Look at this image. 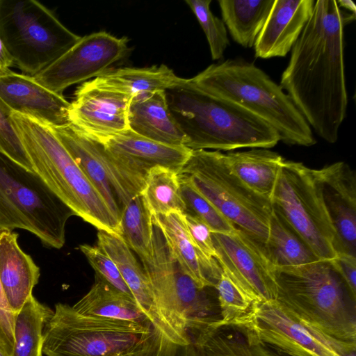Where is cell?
<instances>
[{
    "mask_svg": "<svg viewBox=\"0 0 356 356\" xmlns=\"http://www.w3.org/2000/svg\"><path fill=\"white\" fill-rule=\"evenodd\" d=\"M355 16L336 0L316 1L281 76V88L310 127L330 143L338 140L346 117L344 29Z\"/></svg>",
    "mask_w": 356,
    "mask_h": 356,
    "instance_id": "1",
    "label": "cell"
},
{
    "mask_svg": "<svg viewBox=\"0 0 356 356\" xmlns=\"http://www.w3.org/2000/svg\"><path fill=\"white\" fill-rule=\"evenodd\" d=\"M275 269V300L342 354L356 350V299L330 261Z\"/></svg>",
    "mask_w": 356,
    "mask_h": 356,
    "instance_id": "2",
    "label": "cell"
},
{
    "mask_svg": "<svg viewBox=\"0 0 356 356\" xmlns=\"http://www.w3.org/2000/svg\"><path fill=\"white\" fill-rule=\"evenodd\" d=\"M168 106L192 149L232 151L271 148L280 140L277 131L238 105L210 95L191 79L165 90Z\"/></svg>",
    "mask_w": 356,
    "mask_h": 356,
    "instance_id": "3",
    "label": "cell"
},
{
    "mask_svg": "<svg viewBox=\"0 0 356 356\" xmlns=\"http://www.w3.org/2000/svg\"><path fill=\"white\" fill-rule=\"evenodd\" d=\"M10 123L33 170L74 213L98 230L121 237L120 220L93 186L52 128L11 112Z\"/></svg>",
    "mask_w": 356,
    "mask_h": 356,
    "instance_id": "4",
    "label": "cell"
},
{
    "mask_svg": "<svg viewBox=\"0 0 356 356\" xmlns=\"http://www.w3.org/2000/svg\"><path fill=\"white\" fill-rule=\"evenodd\" d=\"M191 80L203 91L227 99L268 124L287 145L309 147L316 143L291 97L254 63L227 59L210 65Z\"/></svg>",
    "mask_w": 356,
    "mask_h": 356,
    "instance_id": "5",
    "label": "cell"
},
{
    "mask_svg": "<svg viewBox=\"0 0 356 356\" xmlns=\"http://www.w3.org/2000/svg\"><path fill=\"white\" fill-rule=\"evenodd\" d=\"M152 327L138 323L84 316L58 303L43 331L47 356H154Z\"/></svg>",
    "mask_w": 356,
    "mask_h": 356,
    "instance_id": "6",
    "label": "cell"
},
{
    "mask_svg": "<svg viewBox=\"0 0 356 356\" xmlns=\"http://www.w3.org/2000/svg\"><path fill=\"white\" fill-rule=\"evenodd\" d=\"M156 304L165 320L191 355L193 341L208 327L220 321L216 295L200 287L181 269L160 228L153 222V254L142 261Z\"/></svg>",
    "mask_w": 356,
    "mask_h": 356,
    "instance_id": "7",
    "label": "cell"
},
{
    "mask_svg": "<svg viewBox=\"0 0 356 356\" xmlns=\"http://www.w3.org/2000/svg\"><path fill=\"white\" fill-rule=\"evenodd\" d=\"M35 172L0 153V229L28 231L44 245L60 249L74 216Z\"/></svg>",
    "mask_w": 356,
    "mask_h": 356,
    "instance_id": "8",
    "label": "cell"
},
{
    "mask_svg": "<svg viewBox=\"0 0 356 356\" xmlns=\"http://www.w3.org/2000/svg\"><path fill=\"white\" fill-rule=\"evenodd\" d=\"M0 38L13 65L33 76L76 44L80 36L35 0H0Z\"/></svg>",
    "mask_w": 356,
    "mask_h": 356,
    "instance_id": "9",
    "label": "cell"
},
{
    "mask_svg": "<svg viewBox=\"0 0 356 356\" xmlns=\"http://www.w3.org/2000/svg\"><path fill=\"white\" fill-rule=\"evenodd\" d=\"M179 174L186 176L236 227L266 244L272 203L250 190L229 171L223 153L193 150Z\"/></svg>",
    "mask_w": 356,
    "mask_h": 356,
    "instance_id": "10",
    "label": "cell"
},
{
    "mask_svg": "<svg viewBox=\"0 0 356 356\" xmlns=\"http://www.w3.org/2000/svg\"><path fill=\"white\" fill-rule=\"evenodd\" d=\"M270 202L319 259L332 261L337 257L336 234L316 170L302 163L284 160Z\"/></svg>",
    "mask_w": 356,
    "mask_h": 356,
    "instance_id": "11",
    "label": "cell"
},
{
    "mask_svg": "<svg viewBox=\"0 0 356 356\" xmlns=\"http://www.w3.org/2000/svg\"><path fill=\"white\" fill-rule=\"evenodd\" d=\"M125 37L105 31L83 37L60 57L36 74L33 79L60 95L68 87L102 74L129 51Z\"/></svg>",
    "mask_w": 356,
    "mask_h": 356,
    "instance_id": "12",
    "label": "cell"
},
{
    "mask_svg": "<svg viewBox=\"0 0 356 356\" xmlns=\"http://www.w3.org/2000/svg\"><path fill=\"white\" fill-rule=\"evenodd\" d=\"M216 260L222 270L256 301L275 300V269L265 244L243 230L211 232Z\"/></svg>",
    "mask_w": 356,
    "mask_h": 356,
    "instance_id": "13",
    "label": "cell"
},
{
    "mask_svg": "<svg viewBox=\"0 0 356 356\" xmlns=\"http://www.w3.org/2000/svg\"><path fill=\"white\" fill-rule=\"evenodd\" d=\"M249 326L262 343L289 356H346L275 300L258 302Z\"/></svg>",
    "mask_w": 356,
    "mask_h": 356,
    "instance_id": "14",
    "label": "cell"
},
{
    "mask_svg": "<svg viewBox=\"0 0 356 356\" xmlns=\"http://www.w3.org/2000/svg\"><path fill=\"white\" fill-rule=\"evenodd\" d=\"M97 246L113 260L135 301L150 321L159 352L170 354L181 348V340L169 326L156 304L142 264L124 240L117 235L98 230Z\"/></svg>",
    "mask_w": 356,
    "mask_h": 356,
    "instance_id": "15",
    "label": "cell"
},
{
    "mask_svg": "<svg viewBox=\"0 0 356 356\" xmlns=\"http://www.w3.org/2000/svg\"><path fill=\"white\" fill-rule=\"evenodd\" d=\"M131 99L128 95L85 82L70 103V124L88 137L102 142L129 129Z\"/></svg>",
    "mask_w": 356,
    "mask_h": 356,
    "instance_id": "16",
    "label": "cell"
},
{
    "mask_svg": "<svg viewBox=\"0 0 356 356\" xmlns=\"http://www.w3.org/2000/svg\"><path fill=\"white\" fill-rule=\"evenodd\" d=\"M323 201L336 234L337 254L356 257V175L338 161L316 170Z\"/></svg>",
    "mask_w": 356,
    "mask_h": 356,
    "instance_id": "17",
    "label": "cell"
},
{
    "mask_svg": "<svg viewBox=\"0 0 356 356\" xmlns=\"http://www.w3.org/2000/svg\"><path fill=\"white\" fill-rule=\"evenodd\" d=\"M0 99L13 112L50 127L70 124L68 102L37 83L32 76L10 72L0 75Z\"/></svg>",
    "mask_w": 356,
    "mask_h": 356,
    "instance_id": "18",
    "label": "cell"
},
{
    "mask_svg": "<svg viewBox=\"0 0 356 356\" xmlns=\"http://www.w3.org/2000/svg\"><path fill=\"white\" fill-rule=\"evenodd\" d=\"M315 1L274 0L254 45L255 57L267 59L286 56L309 20Z\"/></svg>",
    "mask_w": 356,
    "mask_h": 356,
    "instance_id": "19",
    "label": "cell"
},
{
    "mask_svg": "<svg viewBox=\"0 0 356 356\" xmlns=\"http://www.w3.org/2000/svg\"><path fill=\"white\" fill-rule=\"evenodd\" d=\"M114 155L147 172L154 167H163L180 173L192 149L158 143L128 129L100 142Z\"/></svg>",
    "mask_w": 356,
    "mask_h": 356,
    "instance_id": "20",
    "label": "cell"
},
{
    "mask_svg": "<svg viewBox=\"0 0 356 356\" xmlns=\"http://www.w3.org/2000/svg\"><path fill=\"white\" fill-rule=\"evenodd\" d=\"M18 234L0 232V283L13 311L17 312L33 295L40 268L18 244Z\"/></svg>",
    "mask_w": 356,
    "mask_h": 356,
    "instance_id": "21",
    "label": "cell"
},
{
    "mask_svg": "<svg viewBox=\"0 0 356 356\" xmlns=\"http://www.w3.org/2000/svg\"><path fill=\"white\" fill-rule=\"evenodd\" d=\"M128 124L132 131L152 140L185 146V137L170 112L164 90L131 97Z\"/></svg>",
    "mask_w": 356,
    "mask_h": 356,
    "instance_id": "22",
    "label": "cell"
},
{
    "mask_svg": "<svg viewBox=\"0 0 356 356\" xmlns=\"http://www.w3.org/2000/svg\"><path fill=\"white\" fill-rule=\"evenodd\" d=\"M190 356H273L249 325L225 324L208 327L193 341Z\"/></svg>",
    "mask_w": 356,
    "mask_h": 356,
    "instance_id": "23",
    "label": "cell"
},
{
    "mask_svg": "<svg viewBox=\"0 0 356 356\" xmlns=\"http://www.w3.org/2000/svg\"><path fill=\"white\" fill-rule=\"evenodd\" d=\"M229 171L250 190L270 201L285 160L267 148L223 153Z\"/></svg>",
    "mask_w": 356,
    "mask_h": 356,
    "instance_id": "24",
    "label": "cell"
},
{
    "mask_svg": "<svg viewBox=\"0 0 356 356\" xmlns=\"http://www.w3.org/2000/svg\"><path fill=\"white\" fill-rule=\"evenodd\" d=\"M72 307L81 315L133 322L153 330L150 321L134 298L118 291L96 275L89 291Z\"/></svg>",
    "mask_w": 356,
    "mask_h": 356,
    "instance_id": "25",
    "label": "cell"
},
{
    "mask_svg": "<svg viewBox=\"0 0 356 356\" xmlns=\"http://www.w3.org/2000/svg\"><path fill=\"white\" fill-rule=\"evenodd\" d=\"M185 80L162 64L144 68L108 69L90 82L94 86L133 97L158 90L165 91L183 83Z\"/></svg>",
    "mask_w": 356,
    "mask_h": 356,
    "instance_id": "26",
    "label": "cell"
},
{
    "mask_svg": "<svg viewBox=\"0 0 356 356\" xmlns=\"http://www.w3.org/2000/svg\"><path fill=\"white\" fill-rule=\"evenodd\" d=\"M51 127L79 168L103 196L113 213L120 220L121 210L117 197L97 157L92 139L71 124Z\"/></svg>",
    "mask_w": 356,
    "mask_h": 356,
    "instance_id": "27",
    "label": "cell"
},
{
    "mask_svg": "<svg viewBox=\"0 0 356 356\" xmlns=\"http://www.w3.org/2000/svg\"><path fill=\"white\" fill-rule=\"evenodd\" d=\"M274 0H219L222 20L232 39L243 47H254Z\"/></svg>",
    "mask_w": 356,
    "mask_h": 356,
    "instance_id": "28",
    "label": "cell"
},
{
    "mask_svg": "<svg viewBox=\"0 0 356 356\" xmlns=\"http://www.w3.org/2000/svg\"><path fill=\"white\" fill-rule=\"evenodd\" d=\"M152 222L160 228L183 271L200 287H214L204 271L200 256L184 222L183 213L152 216Z\"/></svg>",
    "mask_w": 356,
    "mask_h": 356,
    "instance_id": "29",
    "label": "cell"
},
{
    "mask_svg": "<svg viewBox=\"0 0 356 356\" xmlns=\"http://www.w3.org/2000/svg\"><path fill=\"white\" fill-rule=\"evenodd\" d=\"M265 245L275 268L299 266L321 260L273 207Z\"/></svg>",
    "mask_w": 356,
    "mask_h": 356,
    "instance_id": "30",
    "label": "cell"
},
{
    "mask_svg": "<svg viewBox=\"0 0 356 356\" xmlns=\"http://www.w3.org/2000/svg\"><path fill=\"white\" fill-rule=\"evenodd\" d=\"M54 314L32 295L15 313L11 356H42L43 329Z\"/></svg>",
    "mask_w": 356,
    "mask_h": 356,
    "instance_id": "31",
    "label": "cell"
},
{
    "mask_svg": "<svg viewBox=\"0 0 356 356\" xmlns=\"http://www.w3.org/2000/svg\"><path fill=\"white\" fill-rule=\"evenodd\" d=\"M122 238L140 261H150L153 254V222L143 195L131 199L121 209Z\"/></svg>",
    "mask_w": 356,
    "mask_h": 356,
    "instance_id": "32",
    "label": "cell"
},
{
    "mask_svg": "<svg viewBox=\"0 0 356 356\" xmlns=\"http://www.w3.org/2000/svg\"><path fill=\"white\" fill-rule=\"evenodd\" d=\"M141 194L152 216L184 213L186 210L181 194L179 175L170 169L154 167L149 170Z\"/></svg>",
    "mask_w": 356,
    "mask_h": 356,
    "instance_id": "33",
    "label": "cell"
},
{
    "mask_svg": "<svg viewBox=\"0 0 356 356\" xmlns=\"http://www.w3.org/2000/svg\"><path fill=\"white\" fill-rule=\"evenodd\" d=\"M214 288L220 309V321L225 324L249 325L258 301L222 270Z\"/></svg>",
    "mask_w": 356,
    "mask_h": 356,
    "instance_id": "34",
    "label": "cell"
},
{
    "mask_svg": "<svg viewBox=\"0 0 356 356\" xmlns=\"http://www.w3.org/2000/svg\"><path fill=\"white\" fill-rule=\"evenodd\" d=\"M179 175L181 194L186 211L204 222L211 232L232 233L236 227L204 195H202L184 175Z\"/></svg>",
    "mask_w": 356,
    "mask_h": 356,
    "instance_id": "35",
    "label": "cell"
},
{
    "mask_svg": "<svg viewBox=\"0 0 356 356\" xmlns=\"http://www.w3.org/2000/svg\"><path fill=\"white\" fill-rule=\"evenodd\" d=\"M186 3L194 13L207 37L212 59L220 60L223 57L229 41L223 21L215 16L210 9L211 0H186Z\"/></svg>",
    "mask_w": 356,
    "mask_h": 356,
    "instance_id": "36",
    "label": "cell"
},
{
    "mask_svg": "<svg viewBox=\"0 0 356 356\" xmlns=\"http://www.w3.org/2000/svg\"><path fill=\"white\" fill-rule=\"evenodd\" d=\"M79 249L85 255L95 275L118 291L133 297L113 260L98 246L83 244Z\"/></svg>",
    "mask_w": 356,
    "mask_h": 356,
    "instance_id": "37",
    "label": "cell"
},
{
    "mask_svg": "<svg viewBox=\"0 0 356 356\" xmlns=\"http://www.w3.org/2000/svg\"><path fill=\"white\" fill-rule=\"evenodd\" d=\"M11 112L0 99V153L26 170L33 172L24 149L11 125Z\"/></svg>",
    "mask_w": 356,
    "mask_h": 356,
    "instance_id": "38",
    "label": "cell"
},
{
    "mask_svg": "<svg viewBox=\"0 0 356 356\" xmlns=\"http://www.w3.org/2000/svg\"><path fill=\"white\" fill-rule=\"evenodd\" d=\"M15 315L0 283V346L8 356L12 355L14 344Z\"/></svg>",
    "mask_w": 356,
    "mask_h": 356,
    "instance_id": "39",
    "label": "cell"
},
{
    "mask_svg": "<svg viewBox=\"0 0 356 356\" xmlns=\"http://www.w3.org/2000/svg\"><path fill=\"white\" fill-rule=\"evenodd\" d=\"M330 262L342 278L352 296L356 299V257L339 253Z\"/></svg>",
    "mask_w": 356,
    "mask_h": 356,
    "instance_id": "40",
    "label": "cell"
},
{
    "mask_svg": "<svg viewBox=\"0 0 356 356\" xmlns=\"http://www.w3.org/2000/svg\"><path fill=\"white\" fill-rule=\"evenodd\" d=\"M13 65V60L0 38V74H6L11 70L9 69Z\"/></svg>",
    "mask_w": 356,
    "mask_h": 356,
    "instance_id": "41",
    "label": "cell"
},
{
    "mask_svg": "<svg viewBox=\"0 0 356 356\" xmlns=\"http://www.w3.org/2000/svg\"><path fill=\"white\" fill-rule=\"evenodd\" d=\"M339 6L352 14L356 15V7L355 3L350 0L337 1Z\"/></svg>",
    "mask_w": 356,
    "mask_h": 356,
    "instance_id": "42",
    "label": "cell"
},
{
    "mask_svg": "<svg viewBox=\"0 0 356 356\" xmlns=\"http://www.w3.org/2000/svg\"><path fill=\"white\" fill-rule=\"evenodd\" d=\"M265 344V343H264ZM267 346V345H266ZM273 356H289L267 346Z\"/></svg>",
    "mask_w": 356,
    "mask_h": 356,
    "instance_id": "43",
    "label": "cell"
},
{
    "mask_svg": "<svg viewBox=\"0 0 356 356\" xmlns=\"http://www.w3.org/2000/svg\"><path fill=\"white\" fill-rule=\"evenodd\" d=\"M0 356H8V355L3 350V349L0 346Z\"/></svg>",
    "mask_w": 356,
    "mask_h": 356,
    "instance_id": "44",
    "label": "cell"
},
{
    "mask_svg": "<svg viewBox=\"0 0 356 356\" xmlns=\"http://www.w3.org/2000/svg\"><path fill=\"white\" fill-rule=\"evenodd\" d=\"M1 230L0 229V232H1Z\"/></svg>",
    "mask_w": 356,
    "mask_h": 356,
    "instance_id": "45",
    "label": "cell"
},
{
    "mask_svg": "<svg viewBox=\"0 0 356 356\" xmlns=\"http://www.w3.org/2000/svg\"><path fill=\"white\" fill-rule=\"evenodd\" d=\"M1 75V74H0Z\"/></svg>",
    "mask_w": 356,
    "mask_h": 356,
    "instance_id": "46",
    "label": "cell"
}]
</instances>
